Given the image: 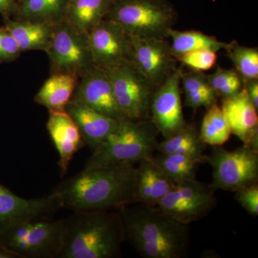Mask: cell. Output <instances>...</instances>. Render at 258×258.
Wrapping results in <instances>:
<instances>
[{"mask_svg": "<svg viewBox=\"0 0 258 258\" xmlns=\"http://www.w3.org/2000/svg\"><path fill=\"white\" fill-rule=\"evenodd\" d=\"M137 166L109 164L85 167L53 192L61 208L73 211L118 210L136 203Z\"/></svg>", "mask_w": 258, "mask_h": 258, "instance_id": "6da1fadb", "label": "cell"}, {"mask_svg": "<svg viewBox=\"0 0 258 258\" xmlns=\"http://www.w3.org/2000/svg\"><path fill=\"white\" fill-rule=\"evenodd\" d=\"M131 62L157 88L179 69L166 38L132 36Z\"/></svg>", "mask_w": 258, "mask_h": 258, "instance_id": "7c38bea8", "label": "cell"}, {"mask_svg": "<svg viewBox=\"0 0 258 258\" xmlns=\"http://www.w3.org/2000/svg\"><path fill=\"white\" fill-rule=\"evenodd\" d=\"M46 53L50 74H71L79 78L94 66L88 34L66 20L54 25L53 36Z\"/></svg>", "mask_w": 258, "mask_h": 258, "instance_id": "ba28073f", "label": "cell"}, {"mask_svg": "<svg viewBox=\"0 0 258 258\" xmlns=\"http://www.w3.org/2000/svg\"><path fill=\"white\" fill-rule=\"evenodd\" d=\"M93 63L108 72L131 62L132 35L119 23L105 18L88 34Z\"/></svg>", "mask_w": 258, "mask_h": 258, "instance_id": "8fae6325", "label": "cell"}, {"mask_svg": "<svg viewBox=\"0 0 258 258\" xmlns=\"http://www.w3.org/2000/svg\"><path fill=\"white\" fill-rule=\"evenodd\" d=\"M66 111L72 117L79 127L86 146H88L92 152L104 142L120 122V120L98 113L86 105L74 101L68 103Z\"/></svg>", "mask_w": 258, "mask_h": 258, "instance_id": "ac0fdd59", "label": "cell"}, {"mask_svg": "<svg viewBox=\"0 0 258 258\" xmlns=\"http://www.w3.org/2000/svg\"><path fill=\"white\" fill-rule=\"evenodd\" d=\"M221 108L232 134L258 152V110L244 87L233 96L222 98Z\"/></svg>", "mask_w": 258, "mask_h": 258, "instance_id": "9a60e30c", "label": "cell"}, {"mask_svg": "<svg viewBox=\"0 0 258 258\" xmlns=\"http://www.w3.org/2000/svg\"><path fill=\"white\" fill-rule=\"evenodd\" d=\"M168 37H170L171 40L170 46L174 57L186 52L203 49L217 52L220 50H225L229 44L220 41L216 37L196 30L179 31L171 28L168 33Z\"/></svg>", "mask_w": 258, "mask_h": 258, "instance_id": "484cf974", "label": "cell"}, {"mask_svg": "<svg viewBox=\"0 0 258 258\" xmlns=\"http://www.w3.org/2000/svg\"><path fill=\"white\" fill-rule=\"evenodd\" d=\"M206 144L204 143L196 125L188 123L171 137L158 142L156 151L163 154H182L200 159L205 163Z\"/></svg>", "mask_w": 258, "mask_h": 258, "instance_id": "603a6c76", "label": "cell"}, {"mask_svg": "<svg viewBox=\"0 0 258 258\" xmlns=\"http://www.w3.org/2000/svg\"><path fill=\"white\" fill-rule=\"evenodd\" d=\"M61 209L53 191L36 199L20 198L0 184V228L33 217L47 216Z\"/></svg>", "mask_w": 258, "mask_h": 258, "instance_id": "2e32d148", "label": "cell"}, {"mask_svg": "<svg viewBox=\"0 0 258 258\" xmlns=\"http://www.w3.org/2000/svg\"><path fill=\"white\" fill-rule=\"evenodd\" d=\"M181 83L185 95L184 106L208 109L217 102V96L209 85L207 75L200 71H181Z\"/></svg>", "mask_w": 258, "mask_h": 258, "instance_id": "d4e9b609", "label": "cell"}, {"mask_svg": "<svg viewBox=\"0 0 258 258\" xmlns=\"http://www.w3.org/2000/svg\"><path fill=\"white\" fill-rule=\"evenodd\" d=\"M0 258H18L15 254L8 250L6 247H5L0 243Z\"/></svg>", "mask_w": 258, "mask_h": 258, "instance_id": "d590c367", "label": "cell"}, {"mask_svg": "<svg viewBox=\"0 0 258 258\" xmlns=\"http://www.w3.org/2000/svg\"><path fill=\"white\" fill-rule=\"evenodd\" d=\"M115 101L126 119H151L150 107L156 88L132 62H124L107 72Z\"/></svg>", "mask_w": 258, "mask_h": 258, "instance_id": "9c48e42d", "label": "cell"}, {"mask_svg": "<svg viewBox=\"0 0 258 258\" xmlns=\"http://www.w3.org/2000/svg\"><path fill=\"white\" fill-rule=\"evenodd\" d=\"M113 0H69L64 20L80 31L89 32L111 9Z\"/></svg>", "mask_w": 258, "mask_h": 258, "instance_id": "7402d4cb", "label": "cell"}, {"mask_svg": "<svg viewBox=\"0 0 258 258\" xmlns=\"http://www.w3.org/2000/svg\"><path fill=\"white\" fill-rule=\"evenodd\" d=\"M225 51L242 81L258 79L257 47L244 46L233 40Z\"/></svg>", "mask_w": 258, "mask_h": 258, "instance_id": "f1b7e54d", "label": "cell"}, {"mask_svg": "<svg viewBox=\"0 0 258 258\" xmlns=\"http://www.w3.org/2000/svg\"><path fill=\"white\" fill-rule=\"evenodd\" d=\"M215 191L211 184L197 179L184 181L176 184L157 207L174 220L189 225L216 206Z\"/></svg>", "mask_w": 258, "mask_h": 258, "instance_id": "30bf717a", "label": "cell"}, {"mask_svg": "<svg viewBox=\"0 0 258 258\" xmlns=\"http://www.w3.org/2000/svg\"><path fill=\"white\" fill-rule=\"evenodd\" d=\"M106 18L119 23L132 36L167 38L178 13L168 0H113Z\"/></svg>", "mask_w": 258, "mask_h": 258, "instance_id": "8992f818", "label": "cell"}, {"mask_svg": "<svg viewBox=\"0 0 258 258\" xmlns=\"http://www.w3.org/2000/svg\"><path fill=\"white\" fill-rule=\"evenodd\" d=\"M47 130L58 153L60 176H64L75 154L86 144L79 127L66 111H49Z\"/></svg>", "mask_w": 258, "mask_h": 258, "instance_id": "e0dca14e", "label": "cell"}, {"mask_svg": "<svg viewBox=\"0 0 258 258\" xmlns=\"http://www.w3.org/2000/svg\"><path fill=\"white\" fill-rule=\"evenodd\" d=\"M243 87L249 99L258 110V79L243 81Z\"/></svg>", "mask_w": 258, "mask_h": 258, "instance_id": "836d02e7", "label": "cell"}, {"mask_svg": "<svg viewBox=\"0 0 258 258\" xmlns=\"http://www.w3.org/2000/svg\"><path fill=\"white\" fill-rule=\"evenodd\" d=\"M235 198L249 215H258V184L257 183L245 187L240 188L235 191Z\"/></svg>", "mask_w": 258, "mask_h": 258, "instance_id": "d6a6232c", "label": "cell"}, {"mask_svg": "<svg viewBox=\"0 0 258 258\" xmlns=\"http://www.w3.org/2000/svg\"><path fill=\"white\" fill-rule=\"evenodd\" d=\"M21 53L13 35L5 26L0 28V64L16 60Z\"/></svg>", "mask_w": 258, "mask_h": 258, "instance_id": "1f68e13d", "label": "cell"}, {"mask_svg": "<svg viewBox=\"0 0 258 258\" xmlns=\"http://www.w3.org/2000/svg\"><path fill=\"white\" fill-rule=\"evenodd\" d=\"M199 131L202 140L206 145L222 146L230 139L232 135L230 125L217 102L207 109Z\"/></svg>", "mask_w": 258, "mask_h": 258, "instance_id": "83f0119b", "label": "cell"}, {"mask_svg": "<svg viewBox=\"0 0 258 258\" xmlns=\"http://www.w3.org/2000/svg\"><path fill=\"white\" fill-rule=\"evenodd\" d=\"M175 185L155 164L153 158L141 161L137 166L136 203L157 207Z\"/></svg>", "mask_w": 258, "mask_h": 258, "instance_id": "d6986e66", "label": "cell"}, {"mask_svg": "<svg viewBox=\"0 0 258 258\" xmlns=\"http://www.w3.org/2000/svg\"><path fill=\"white\" fill-rule=\"evenodd\" d=\"M181 69H178L156 88L150 107V118L164 139L187 124L181 96Z\"/></svg>", "mask_w": 258, "mask_h": 258, "instance_id": "4fadbf2b", "label": "cell"}, {"mask_svg": "<svg viewBox=\"0 0 258 258\" xmlns=\"http://www.w3.org/2000/svg\"><path fill=\"white\" fill-rule=\"evenodd\" d=\"M4 18L5 28L18 42L21 52L42 50L46 52L53 36L54 25L45 22Z\"/></svg>", "mask_w": 258, "mask_h": 258, "instance_id": "ffe728a7", "label": "cell"}, {"mask_svg": "<svg viewBox=\"0 0 258 258\" xmlns=\"http://www.w3.org/2000/svg\"><path fill=\"white\" fill-rule=\"evenodd\" d=\"M71 101L86 105L113 119H126L115 101L109 76L95 64L79 78Z\"/></svg>", "mask_w": 258, "mask_h": 258, "instance_id": "5bb4252c", "label": "cell"}, {"mask_svg": "<svg viewBox=\"0 0 258 258\" xmlns=\"http://www.w3.org/2000/svg\"><path fill=\"white\" fill-rule=\"evenodd\" d=\"M118 209L125 238L144 258H182L189 246V225L157 207L136 203Z\"/></svg>", "mask_w": 258, "mask_h": 258, "instance_id": "7a4b0ae2", "label": "cell"}, {"mask_svg": "<svg viewBox=\"0 0 258 258\" xmlns=\"http://www.w3.org/2000/svg\"><path fill=\"white\" fill-rule=\"evenodd\" d=\"M62 250L57 258H115L125 240L118 210L74 211L64 219Z\"/></svg>", "mask_w": 258, "mask_h": 258, "instance_id": "3957f363", "label": "cell"}, {"mask_svg": "<svg viewBox=\"0 0 258 258\" xmlns=\"http://www.w3.org/2000/svg\"><path fill=\"white\" fill-rule=\"evenodd\" d=\"M205 163L212 166L215 190L233 191L256 184L258 181V152L242 145L233 151L222 146L213 147Z\"/></svg>", "mask_w": 258, "mask_h": 258, "instance_id": "52a82bcc", "label": "cell"}, {"mask_svg": "<svg viewBox=\"0 0 258 258\" xmlns=\"http://www.w3.org/2000/svg\"><path fill=\"white\" fill-rule=\"evenodd\" d=\"M209 85L217 98H228L240 92L243 81L235 69H226L217 66L213 74L207 75Z\"/></svg>", "mask_w": 258, "mask_h": 258, "instance_id": "f546056e", "label": "cell"}, {"mask_svg": "<svg viewBox=\"0 0 258 258\" xmlns=\"http://www.w3.org/2000/svg\"><path fill=\"white\" fill-rule=\"evenodd\" d=\"M176 61L191 71H210L217 64V52L208 49L191 51L175 57Z\"/></svg>", "mask_w": 258, "mask_h": 258, "instance_id": "4dcf8cb0", "label": "cell"}, {"mask_svg": "<svg viewBox=\"0 0 258 258\" xmlns=\"http://www.w3.org/2000/svg\"><path fill=\"white\" fill-rule=\"evenodd\" d=\"M79 78L74 75L51 74L35 95V103L45 107L49 111H66L72 99Z\"/></svg>", "mask_w": 258, "mask_h": 258, "instance_id": "44dd1931", "label": "cell"}, {"mask_svg": "<svg viewBox=\"0 0 258 258\" xmlns=\"http://www.w3.org/2000/svg\"><path fill=\"white\" fill-rule=\"evenodd\" d=\"M69 0H20L12 18L55 25L64 20Z\"/></svg>", "mask_w": 258, "mask_h": 258, "instance_id": "cb8c5ba5", "label": "cell"}, {"mask_svg": "<svg viewBox=\"0 0 258 258\" xmlns=\"http://www.w3.org/2000/svg\"><path fill=\"white\" fill-rule=\"evenodd\" d=\"M20 0H0V14L3 18H12Z\"/></svg>", "mask_w": 258, "mask_h": 258, "instance_id": "e575fe53", "label": "cell"}, {"mask_svg": "<svg viewBox=\"0 0 258 258\" xmlns=\"http://www.w3.org/2000/svg\"><path fill=\"white\" fill-rule=\"evenodd\" d=\"M153 161L176 184L196 179L203 161L182 154H163L153 157Z\"/></svg>", "mask_w": 258, "mask_h": 258, "instance_id": "4316f807", "label": "cell"}, {"mask_svg": "<svg viewBox=\"0 0 258 258\" xmlns=\"http://www.w3.org/2000/svg\"><path fill=\"white\" fill-rule=\"evenodd\" d=\"M159 134L151 119L120 120L116 128L92 152L85 167L109 164L136 165L152 159Z\"/></svg>", "mask_w": 258, "mask_h": 258, "instance_id": "277c9868", "label": "cell"}, {"mask_svg": "<svg viewBox=\"0 0 258 258\" xmlns=\"http://www.w3.org/2000/svg\"><path fill=\"white\" fill-rule=\"evenodd\" d=\"M64 234V219L33 217L0 228V243L18 258H57Z\"/></svg>", "mask_w": 258, "mask_h": 258, "instance_id": "5b68a950", "label": "cell"}]
</instances>
